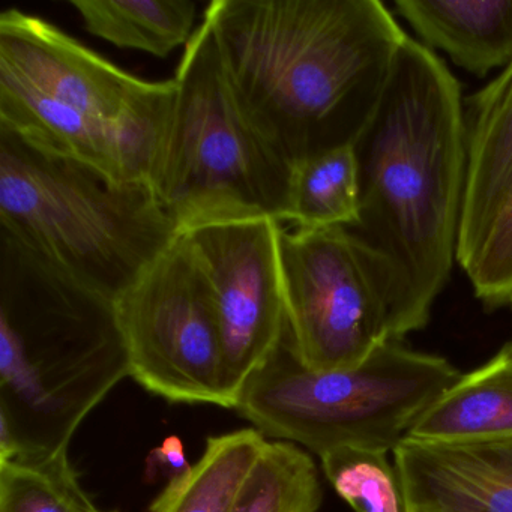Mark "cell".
I'll list each match as a JSON object with an SVG mask.
<instances>
[{
	"instance_id": "obj_1",
	"label": "cell",
	"mask_w": 512,
	"mask_h": 512,
	"mask_svg": "<svg viewBox=\"0 0 512 512\" xmlns=\"http://www.w3.org/2000/svg\"><path fill=\"white\" fill-rule=\"evenodd\" d=\"M205 20L242 109L292 169L353 145L407 38L379 0H214Z\"/></svg>"
},
{
	"instance_id": "obj_2",
	"label": "cell",
	"mask_w": 512,
	"mask_h": 512,
	"mask_svg": "<svg viewBox=\"0 0 512 512\" xmlns=\"http://www.w3.org/2000/svg\"><path fill=\"white\" fill-rule=\"evenodd\" d=\"M358 220L346 227L391 269L392 340L430 322L457 260L466 194L463 98L442 59L407 37L352 145Z\"/></svg>"
},
{
	"instance_id": "obj_3",
	"label": "cell",
	"mask_w": 512,
	"mask_h": 512,
	"mask_svg": "<svg viewBox=\"0 0 512 512\" xmlns=\"http://www.w3.org/2000/svg\"><path fill=\"white\" fill-rule=\"evenodd\" d=\"M125 377L115 302L0 235V458L68 452Z\"/></svg>"
},
{
	"instance_id": "obj_4",
	"label": "cell",
	"mask_w": 512,
	"mask_h": 512,
	"mask_svg": "<svg viewBox=\"0 0 512 512\" xmlns=\"http://www.w3.org/2000/svg\"><path fill=\"white\" fill-rule=\"evenodd\" d=\"M175 98L173 79H139L40 17L0 14V130L34 148L149 184Z\"/></svg>"
},
{
	"instance_id": "obj_5",
	"label": "cell",
	"mask_w": 512,
	"mask_h": 512,
	"mask_svg": "<svg viewBox=\"0 0 512 512\" xmlns=\"http://www.w3.org/2000/svg\"><path fill=\"white\" fill-rule=\"evenodd\" d=\"M146 182H116L0 130V235L115 302L178 238Z\"/></svg>"
},
{
	"instance_id": "obj_6",
	"label": "cell",
	"mask_w": 512,
	"mask_h": 512,
	"mask_svg": "<svg viewBox=\"0 0 512 512\" xmlns=\"http://www.w3.org/2000/svg\"><path fill=\"white\" fill-rule=\"evenodd\" d=\"M460 377L442 356L397 340L353 367L311 370L286 322L277 346L239 391L235 410L263 436L319 457L341 446L389 452Z\"/></svg>"
},
{
	"instance_id": "obj_7",
	"label": "cell",
	"mask_w": 512,
	"mask_h": 512,
	"mask_svg": "<svg viewBox=\"0 0 512 512\" xmlns=\"http://www.w3.org/2000/svg\"><path fill=\"white\" fill-rule=\"evenodd\" d=\"M173 80L175 104L149 185L179 232L226 218L287 223L293 169L242 109L205 19Z\"/></svg>"
},
{
	"instance_id": "obj_8",
	"label": "cell",
	"mask_w": 512,
	"mask_h": 512,
	"mask_svg": "<svg viewBox=\"0 0 512 512\" xmlns=\"http://www.w3.org/2000/svg\"><path fill=\"white\" fill-rule=\"evenodd\" d=\"M278 254L287 323L305 367H353L392 340L394 275L346 227H283Z\"/></svg>"
},
{
	"instance_id": "obj_9",
	"label": "cell",
	"mask_w": 512,
	"mask_h": 512,
	"mask_svg": "<svg viewBox=\"0 0 512 512\" xmlns=\"http://www.w3.org/2000/svg\"><path fill=\"white\" fill-rule=\"evenodd\" d=\"M130 377L172 403L233 409L208 280L184 233L115 299Z\"/></svg>"
},
{
	"instance_id": "obj_10",
	"label": "cell",
	"mask_w": 512,
	"mask_h": 512,
	"mask_svg": "<svg viewBox=\"0 0 512 512\" xmlns=\"http://www.w3.org/2000/svg\"><path fill=\"white\" fill-rule=\"evenodd\" d=\"M281 229L283 224L269 217H241L181 232L211 289L235 407L242 386L277 346L286 326Z\"/></svg>"
},
{
	"instance_id": "obj_11",
	"label": "cell",
	"mask_w": 512,
	"mask_h": 512,
	"mask_svg": "<svg viewBox=\"0 0 512 512\" xmlns=\"http://www.w3.org/2000/svg\"><path fill=\"white\" fill-rule=\"evenodd\" d=\"M410 512H512V437L394 449Z\"/></svg>"
},
{
	"instance_id": "obj_12",
	"label": "cell",
	"mask_w": 512,
	"mask_h": 512,
	"mask_svg": "<svg viewBox=\"0 0 512 512\" xmlns=\"http://www.w3.org/2000/svg\"><path fill=\"white\" fill-rule=\"evenodd\" d=\"M467 178L458 251L481 235L512 182V64L464 104Z\"/></svg>"
},
{
	"instance_id": "obj_13",
	"label": "cell",
	"mask_w": 512,
	"mask_h": 512,
	"mask_svg": "<svg viewBox=\"0 0 512 512\" xmlns=\"http://www.w3.org/2000/svg\"><path fill=\"white\" fill-rule=\"evenodd\" d=\"M395 11L427 49L479 79L512 64V0H397Z\"/></svg>"
},
{
	"instance_id": "obj_14",
	"label": "cell",
	"mask_w": 512,
	"mask_h": 512,
	"mask_svg": "<svg viewBox=\"0 0 512 512\" xmlns=\"http://www.w3.org/2000/svg\"><path fill=\"white\" fill-rule=\"evenodd\" d=\"M406 437L428 443H475L512 437V346L461 374L410 428Z\"/></svg>"
},
{
	"instance_id": "obj_15",
	"label": "cell",
	"mask_w": 512,
	"mask_h": 512,
	"mask_svg": "<svg viewBox=\"0 0 512 512\" xmlns=\"http://www.w3.org/2000/svg\"><path fill=\"white\" fill-rule=\"evenodd\" d=\"M269 440L256 428L211 436L202 457L155 497L149 512H230Z\"/></svg>"
},
{
	"instance_id": "obj_16",
	"label": "cell",
	"mask_w": 512,
	"mask_h": 512,
	"mask_svg": "<svg viewBox=\"0 0 512 512\" xmlns=\"http://www.w3.org/2000/svg\"><path fill=\"white\" fill-rule=\"evenodd\" d=\"M86 31L121 49L167 58L193 38L197 5L188 0H73Z\"/></svg>"
},
{
	"instance_id": "obj_17",
	"label": "cell",
	"mask_w": 512,
	"mask_h": 512,
	"mask_svg": "<svg viewBox=\"0 0 512 512\" xmlns=\"http://www.w3.org/2000/svg\"><path fill=\"white\" fill-rule=\"evenodd\" d=\"M358 220V173L352 146L293 167L289 221L296 229L350 227Z\"/></svg>"
},
{
	"instance_id": "obj_18",
	"label": "cell",
	"mask_w": 512,
	"mask_h": 512,
	"mask_svg": "<svg viewBox=\"0 0 512 512\" xmlns=\"http://www.w3.org/2000/svg\"><path fill=\"white\" fill-rule=\"evenodd\" d=\"M0 512H103L68 452L0 458Z\"/></svg>"
},
{
	"instance_id": "obj_19",
	"label": "cell",
	"mask_w": 512,
	"mask_h": 512,
	"mask_svg": "<svg viewBox=\"0 0 512 512\" xmlns=\"http://www.w3.org/2000/svg\"><path fill=\"white\" fill-rule=\"evenodd\" d=\"M323 490L311 455L284 440H269L230 512H317Z\"/></svg>"
},
{
	"instance_id": "obj_20",
	"label": "cell",
	"mask_w": 512,
	"mask_h": 512,
	"mask_svg": "<svg viewBox=\"0 0 512 512\" xmlns=\"http://www.w3.org/2000/svg\"><path fill=\"white\" fill-rule=\"evenodd\" d=\"M323 473L355 512H410L403 482L388 452L341 446L320 455Z\"/></svg>"
},
{
	"instance_id": "obj_21",
	"label": "cell",
	"mask_w": 512,
	"mask_h": 512,
	"mask_svg": "<svg viewBox=\"0 0 512 512\" xmlns=\"http://www.w3.org/2000/svg\"><path fill=\"white\" fill-rule=\"evenodd\" d=\"M476 298L485 310L512 304V182L487 227L457 254Z\"/></svg>"
},
{
	"instance_id": "obj_22",
	"label": "cell",
	"mask_w": 512,
	"mask_h": 512,
	"mask_svg": "<svg viewBox=\"0 0 512 512\" xmlns=\"http://www.w3.org/2000/svg\"><path fill=\"white\" fill-rule=\"evenodd\" d=\"M191 466L182 440L178 436H169L146 458L145 478L149 482L167 481L169 484L184 476Z\"/></svg>"
},
{
	"instance_id": "obj_23",
	"label": "cell",
	"mask_w": 512,
	"mask_h": 512,
	"mask_svg": "<svg viewBox=\"0 0 512 512\" xmlns=\"http://www.w3.org/2000/svg\"><path fill=\"white\" fill-rule=\"evenodd\" d=\"M511 308H512V304H511ZM509 343H511V346H512V340H511V341H509Z\"/></svg>"
}]
</instances>
